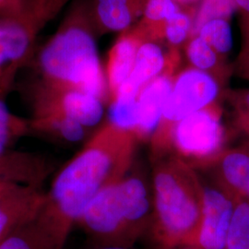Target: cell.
I'll use <instances>...</instances> for the list:
<instances>
[{"instance_id":"cell-1","label":"cell","mask_w":249,"mask_h":249,"mask_svg":"<svg viewBox=\"0 0 249 249\" xmlns=\"http://www.w3.org/2000/svg\"><path fill=\"white\" fill-rule=\"evenodd\" d=\"M139 142L133 130L107 119L57 173L47 192L45 209L66 234L101 191L132 169Z\"/></svg>"},{"instance_id":"cell-2","label":"cell","mask_w":249,"mask_h":249,"mask_svg":"<svg viewBox=\"0 0 249 249\" xmlns=\"http://www.w3.org/2000/svg\"><path fill=\"white\" fill-rule=\"evenodd\" d=\"M90 0H74L55 33L39 51L41 78L109 100L106 71L100 60Z\"/></svg>"},{"instance_id":"cell-3","label":"cell","mask_w":249,"mask_h":249,"mask_svg":"<svg viewBox=\"0 0 249 249\" xmlns=\"http://www.w3.org/2000/svg\"><path fill=\"white\" fill-rule=\"evenodd\" d=\"M153 161L151 231L160 249L194 246L204 208L196 170L171 153Z\"/></svg>"},{"instance_id":"cell-4","label":"cell","mask_w":249,"mask_h":249,"mask_svg":"<svg viewBox=\"0 0 249 249\" xmlns=\"http://www.w3.org/2000/svg\"><path fill=\"white\" fill-rule=\"evenodd\" d=\"M152 213V188L142 171H135L101 191L77 223L95 246L133 248L150 230Z\"/></svg>"},{"instance_id":"cell-5","label":"cell","mask_w":249,"mask_h":249,"mask_svg":"<svg viewBox=\"0 0 249 249\" xmlns=\"http://www.w3.org/2000/svg\"><path fill=\"white\" fill-rule=\"evenodd\" d=\"M223 91V84L208 73L191 67L178 72L160 122L149 142L151 160L171 154L176 125L187 116L219 102Z\"/></svg>"},{"instance_id":"cell-6","label":"cell","mask_w":249,"mask_h":249,"mask_svg":"<svg viewBox=\"0 0 249 249\" xmlns=\"http://www.w3.org/2000/svg\"><path fill=\"white\" fill-rule=\"evenodd\" d=\"M226 130L223 107L213 103L180 121L172 138V153L195 170H207L223 152Z\"/></svg>"},{"instance_id":"cell-7","label":"cell","mask_w":249,"mask_h":249,"mask_svg":"<svg viewBox=\"0 0 249 249\" xmlns=\"http://www.w3.org/2000/svg\"><path fill=\"white\" fill-rule=\"evenodd\" d=\"M73 0H33L22 13L0 18V69L29 65L36 40L46 25Z\"/></svg>"},{"instance_id":"cell-8","label":"cell","mask_w":249,"mask_h":249,"mask_svg":"<svg viewBox=\"0 0 249 249\" xmlns=\"http://www.w3.org/2000/svg\"><path fill=\"white\" fill-rule=\"evenodd\" d=\"M32 115L54 114L77 121L87 129L100 124L105 115L104 102L85 90L41 77L29 87Z\"/></svg>"},{"instance_id":"cell-9","label":"cell","mask_w":249,"mask_h":249,"mask_svg":"<svg viewBox=\"0 0 249 249\" xmlns=\"http://www.w3.org/2000/svg\"><path fill=\"white\" fill-rule=\"evenodd\" d=\"M179 58L178 49L172 48L171 59L166 71L148 82L138 95L139 118L135 133L140 142H150L160 122L163 107L178 73Z\"/></svg>"},{"instance_id":"cell-10","label":"cell","mask_w":249,"mask_h":249,"mask_svg":"<svg viewBox=\"0 0 249 249\" xmlns=\"http://www.w3.org/2000/svg\"><path fill=\"white\" fill-rule=\"evenodd\" d=\"M235 202L215 185H204V208L195 247L224 249Z\"/></svg>"},{"instance_id":"cell-11","label":"cell","mask_w":249,"mask_h":249,"mask_svg":"<svg viewBox=\"0 0 249 249\" xmlns=\"http://www.w3.org/2000/svg\"><path fill=\"white\" fill-rule=\"evenodd\" d=\"M43 187L18 186L0 193V244L18 227L35 219L47 201Z\"/></svg>"},{"instance_id":"cell-12","label":"cell","mask_w":249,"mask_h":249,"mask_svg":"<svg viewBox=\"0 0 249 249\" xmlns=\"http://www.w3.org/2000/svg\"><path fill=\"white\" fill-rule=\"evenodd\" d=\"M55 164L44 153L10 149L0 154V185L43 187Z\"/></svg>"},{"instance_id":"cell-13","label":"cell","mask_w":249,"mask_h":249,"mask_svg":"<svg viewBox=\"0 0 249 249\" xmlns=\"http://www.w3.org/2000/svg\"><path fill=\"white\" fill-rule=\"evenodd\" d=\"M213 184L238 203L249 202V149L242 145L224 149L208 168Z\"/></svg>"},{"instance_id":"cell-14","label":"cell","mask_w":249,"mask_h":249,"mask_svg":"<svg viewBox=\"0 0 249 249\" xmlns=\"http://www.w3.org/2000/svg\"><path fill=\"white\" fill-rule=\"evenodd\" d=\"M171 53L172 50L164 53L157 42L144 41L138 50L131 74L111 101L116 98H138L141 89L148 82L166 71Z\"/></svg>"},{"instance_id":"cell-15","label":"cell","mask_w":249,"mask_h":249,"mask_svg":"<svg viewBox=\"0 0 249 249\" xmlns=\"http://www.w3.org/2000/svg\"><path fill=\"white\" fill-rule=\"evenodd\" d=\"M67 240L43 207L35 219L11 232L0 244V249H63Z\"/></svg>"},{"instance_id":"cell-16","label":"cell","mask_w":249,"mask_h":249,"mask_svg":"<svg viewBox=\"0 0 249 249\" xmlns=\"http://www.w3.org/2000/svg\"><path fill=\"white\" fill-rule=\"evenodd\" d=\"M144 41L142 34L134 27L121 33L108 53L106 75L109 89V101L115 97L120 86L133 70L138 50Z\"/></svg>"},{"instance_id":"cell-17","label":"cell","mask_w":249,"mask_h":249,"mask_svg":"<svg viewBox=\"0 0 249 249\" xmlns=\"http://www.w3.org/2000/svg\"><path fill=\"white\" fill-rule=\"evenodd\" d=\"M92 17L99 36L124 33L142 15L145 0H90Z\"/></svg>"},{"instance_id":"cell-18","label":"cell","mask_w":249,"mask_h":249,"mask_svg":"<svg viewBox=\"0 0 249 249\" xmlns=\"http://www.w3.org/2000/svg\"><path fill=\"white\" fill-rule=\"evenodd\" d=\"M186 55L191 68L208 73L219 80L223 86L233 73L228 65L204 40L198 36H191L186 44Z\"/></svg>"},{"instance_id":"cell-19","label":"cell","mask_w":249,"mask_h":249,"mask_svg":"<svg viewBox=\"0 0 249 249\" xmlns=\"http://www.w3.org/2000/svg\"><path fill=\"white\" fill-rule=\"evenodd\" d=\"M29 124L31 132L42 134L65 143L80 142L84 140L88 130L73 119L54 114L32 115Z\"/></svg>"},{"instance_id":"cell-20","label":"cell","mask_w":249,"mask_h":249,"mask_svg":"<svg viewBox=\"0 0 249 249\" xmlns=\"http://www.w3.org/2000/svg\"><path fill=\"white\" fill-rule=\"evenodd\" d=\"M181 9L174 0H145L142 20L135 28L146 41L158 43L166 21Z\"/></svg>"},{"instance_id":"cell-21","label":"cell","mask_w":249,"mask_h":249,"mask_svg":"<svg viewBox=\"0 0 249 249\" xmlns=\"http://www.w3.org/2000/svg\"><path fill=\"white\" fill-rule=\"evenodd\" d=\"M196 36L201 37L223 59H227L232 47L230 20L224 18L211 19L199 28Z\"/></svg>"},{"instance_id":"cell-22","label":"cell","mask_w":249,"mask_h":249,"mask_svg":"<svg viewBox=\"0 0 249 249\" xmlns=\"http://www.w3.org/2000/svg\"><path fill=\"white\" fill-rule=\"evenodd\" d=\"M31 132L29 119L14 115L0 98V154L10 150L20 138Z\"/></svg>"},{"instance_id":"cell-23","label":"cell","mask_w":249,"mask_h":249,"mask_svg":"<svg viewBox=\"0 0 249 249\" xmlns=\"http://www.w3.org/2000/svg\"><path fill=\"white\" fill-rule=\"evenodd\" d=\"M195 10L181 9L164 24L161 32V40L165 41L171 48H178L187 44L191 36Z\"/></svg>"},{"instance_id":"cell-24","label":"cell","mask_w":249,"mask_h":249,"mask_svg":"<svg viewBox=\"0 0 249 249\" xmlns=\"http://www.w3.org/2000/svg\"><path fill=\"white\" fill-rule=\"evenodd\" d=\"M224 249H249V202L235 204Z\"/></svg>"},{"instance_id":"cell-25","label":"cell","mask_w":249,"mask_h":249,"mask_svg":"<svg viewBox=\"0 0 249 249\" xmlns=\"http://www.w3.org/2000/svg\"><path fill=\"white\" fill-rule=\"evenodd\" d=\"M235 11L234 0H201L194 14L191 36H196L199 28L211 19L224 18L230 20Z\"/></svg>"},{"instance_id":"cell-26","label":"cell","mask_w":249,"mask_h":249,"mask_svg":"<svg viewBox=\"0 0 249 249\" xmlns=\"http://www.w3.org/2000/svg\"><path fill=\"white\" fill-rule=\"evenodd\" d=\"M223 98L231 107L233 127L249 139V89H224Z\"/></svg>"},{"instance_id":"cell-27","label":"cell","mask_w":249,"mask_h":249,"mask_svg":"<svg viewBox=\"0 0 249 249\" xmlns=\"http://www.w3.org/2000/svg\"><path fill=\"white\" fill-rule=\"evenodd\" d=\"M24 67L22 64H12L0 69V98L4 99L12 87L18 71Z\"/></svg>"},{"instance_id":"cell-28","label":"cell","mask_w":249,"mask_h":249,"mask_svg":"<svg viewBox=\"0 0 249 249\" xmlns=\"http://www.w3.org/2000/svg\"><path fill=\"white\" fill-rule=\"evenodd\" d=\"M33 0H0V18L13 17L25 11Z\"/></svg>"},{"instance_id":"cell-29","label":"cell","mask_w":249,"mask_h":249,"mask_svg":"<svg viewBox=\"0 0 249 249\" xmlns=\"http://www.w3.org/2000/svg\"><path fill=\"white\" fill-rule=\"evenodd\" d=\"M232 71L242 79L249 80V46L241 48L240 53L232 66Z\"/></svg>"},{"instance_id":"cell-30","label":"cell","mask_w":249,"mask_h":249,"mask_svg":"<svg viewBox=\"0 0 249 249\" xmlns=\"http://www.w3.org/2000/svg\"><path fill=\"white\" fill-rule=\"evenodd\" d=\"M241 34H242V47L249 46V22L245 24H240Z\"/></svg>"},{"instance_id":"cell-31","label":"cell","mask_w":249,"mask_h":249,"mask_svg":"<svg viewBox=\"0 0 249 249\" xmlns=\"http://www.w3.org/2000/svg\"><path fill=\"white\" fill-rule=\"evenodd\" d=\"M175 2H177L178 5L185 9H193V7L199 4V2L201 0H174Z\"/></svg>"},{"instance_id":"cell-32","label":"cell","mask_w":249,"mask_h":249,"mask_svg":"<svg viewBox=\"0 0 249 249\" xmlns=\"http://www.w3.org/2000/svg\"><path fill=\"white\" fill-rule=\"evenodd\" d=\"M89 249H134L133 248H125V247H117V246H95Z\"/></svg>"},{"instance_id":"cell-33","label":"cell","mask_w":249,"mask_h":249,"mask_svg":"<svg viewBox=\"0 0 249 249\" xmlns=\"http://www.w3.org/2000/svg\"><path fill=\"white\" fill-rule=\"evenodd\" d=\"M202 249L195 247V246H182V247H178V248H175V249Z\"/></svg>"},{"instance_id":"cell-34","label":"cell","mask_w":249,"mask_h":249,"mask_svg":"<svg viewBox=\"0 0 249 249\" xmlns=\"http://www.w3.org/2000/svg\"><path fill=\"white\" fill-rule=\"evenodd\" d=\"M12 186H15V185H0V193L3 192L4 190L8 189L9 187H12Z\"/></svg>"},{"instance_id":"cell-35","label":"cell","mask_w":249,"mask_h":249,"mask_svg":"<svg viewBox=\"0 0 249 249\" xmlns=\"http://www.w3.org/2000/svg\"><path fill=\"white\" fill-rule=\"evenodd\" d=\"M243 145H244V146H246L248 149H249V140H247V141H246V142L244 143Z\"/></svg>"}]
</instances>
